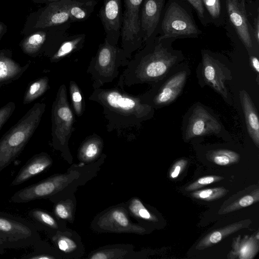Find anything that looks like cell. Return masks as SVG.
Wrapping results in <instances>:
<instances>
[{
	"mask_svg": "<svg viewBox=\"0 0 259 259\" xmlns=\"http://www.w3.org/2000/svg\"><path fill=\"white\" fill-rule=\"evenodd\" d=\"M81 183L79 170L70 166L65 173L53 175L18 190L11 197L10 201L22 203L36 199H47L55 203L75 195Z\"/></svg>",
	"mask_w": 259,
	"mask_h": 259,
	"instance_id": "obj_1",
	"label": "cell"
},
{
	"mask_svg": "<svg viewBox=\"0 0 259 259\" xmlns=\"http://www.w3.org/2000/svg\"><path fill=\"white\" fill-rule=\"evenodd\" d=\"M46 105L36 103L0 139V171L22 152L41 120Z\"/></svg>",
	"mask_w": 259,
	"mask_h": 259,
	"instance_id": "obj_2",
	"label": "cell"
},
{
	"mask_svg": "<svg viewBox=\"0 0 259 259\" xmlns=\"http://www.w3.org/2000/svg\"><path fill=\"white\" fill-rule=\"evenodd\" d=\"M156 33L159 39L197 37L201 33L191 11L178 0H169Z\"/></svg>",
	"mask_w": 259,
	"mask_h": 259,
	"instance_id": "obj_3",
	"label": "cell"
},
{
	"mask_svg": "<svg viewBox=\"0 0 259 259\" xmlns=\"http://www.w3.org/2000/svg\"><path fill=\"white\" fill-rule=\"evenodd\" d=\"M0 238L5 249L28 247L41 239L38 230L31 221L2 211Z\"/></svg>",
	"mask_w": 259,
	"mask_h": 259,
	"instance_id": "obj_4",
	"label": "cell"
},
{
	"mask_svg": "<svg viewBox=\"0 0 259 259\" xmlns=\"http://www.w3.org/2000/svg\"><path fill=\"white\" fill-rule=\"evenodd\" d=\"M125 202L111 206L97 214L91 223L94 232L103 233H132L144 235L147 229L139 223H134Z\"/></svg>",
	"mask_w": 259,
	"mask_h": 259,
	"instance_id": "obj_5",
	"label": "cell"
},
{
	"mask_svg": "<svg viewBox=\"0 0 259 259\" xmlns=\"http://www.w3.org/2000/svg\"><path fill=\"white\" fill-rule=\"evenodd\" d=\"M164 39L154 35L146 41L142 55V75L146 79H157L164 75L178 59L175 53L164 46Z\"/></svg>",
	"mask_w": 259,
	"mask_h": 259,
	"instance_id": "obj_6",
	"label": "cell"
},
{
	"mask_svg": "<svg viewBox=\"0 0 259 259\" xmlns=\"http://www.w3.org/2000/svg\"><path fill=\"white\" fill-rule=\"evenodd\" d=\"M73 121V114L65 99L64 88L61 87L52 106V146L54 149L61 151L69 163L72 158L67 144Z\"/></svg>",
	"mask_w": 259,
	"mask_h": 259,
	"instance_id": "obj_7",
	"label": "cell"
},
{
	"mask_svg": "<svg viewBox=\"0 0 259 259\" xmlns=\"http://www.w3.org/2000/svg\"><path fill=\"white\" fill-rule=\"evenodd\" d=\"M143 0H123L121 30L122 46L125 55L139 48L143 42L140 14Z\"/></svg>",
	"mask_w": 259,
	"mask_h": 259,
	"instance_id": "obj_8",
	"label": "cell"
},
{
	"mask_svg": "<svg viewBox=\"0 0 259 259\" xmlns=\"http://www.w3.org/2000/svg\"><path fill=\"white\" fill-rule=\"evenodd\" d=\"M99 17L105 30V39L110 44L116 46L122 28L121 0H104Z\"/></svg>",
	"mask_w": 259,
	"mask_h": 259,
	"instance_id": "obj_9",
	"label": "cell"
},
{
	"mask_svg": "<svg viewBox=\"0 0 259 259\" xmlns=\"http://www.w3.org/2000/svg\"><path fill=\"white\" fill-rule=\"evenodd\" d=\"M225 2L226 12L238 35L246 48L251 50L254 38L248 19L245 0H225Z\"/></svg>",
	"mask_w": 259,
	"mask_h": 259,
	"instance_id": "obj_10",
	"label": "cell"
},
{
	"mask_svg": "<svg viewBox=\"0 0 259 259\" xmlns=\"http://www.w3.org/2000/svg\"><path fill=\"white\" fill-rule=\"evenodd\" d=\"M202 72L205 82L226 99L228 93L225 83L231 79V71L218 60L205 53L202 57Z\"/></svg>",
	"mask_w": 259,
	"mask_h": 259,
	"instance_id": "obj_11",
	"label": "cell"
},
{
	"mask_svg": "<svg viewBox=\"0 0 259 259\" xmlns=\"http://www.w3.org/2000/svg\"><path fill=\"white\" fill-rule=\"evenodd\" d=\"M219 121L202 107L194 109L189 119L185 132L186 140L193 138L212 134H218L221 130Z\"/></svg>",
	"mask_w": 259,
	"mask_h": 259,
	"instance_id": "obj_12",
	"label": "cell"
},
{
	"mask_svg": "<svg viewBox=\"0 0 259 259\" xmlns=\"http://www.w3.org/2000/svg\"><path fill=\"white\" fill-rule=\"evenodd\" d=\"M49 238L53 246L62 258L78 259L84 253L80 236L69 228L64 231H58Z\"/></svg>",
	"mask_w": 259,
	"mask_h": 259,
	"instance_id": "obj_13",
	"label": "cell"
},
{
	"mask_svg": "<svg viewBox=\"0 0 259 259\" xmlns=\"http://www.w3.org/2000/svg\"><path fill=\"white\" fill-rule=\"evenodd\" d=\"M165 5V0H143L140 14L143 42L157 34Z\"/></svg>",
	"mask_w": 259,
	"mask_h": 259,
	"instance_id": "obj_14",
	"label": "cell"
},
{
	"mask_svg": "<svg viewBox=\"0 0 259 259\" xmlns=\"http://www.w3.org/2000/svg\"><path fill=\"white\" fill-rule=\"evenodd\" d=\"M70 0H60L46 4L39 12L34 28L45 29L71 23L68 8Z\"/></svg>",
	"mask_w": 259,
	"mask_h": 259,
	"instance_id": "obj_15",
	"label": "cell"
},
{
	"mask_svg": "<svg viewBox=\"0 0 259 259\" xmlns=\"http://www.w3.org/2000/svg\"><path fill=\"white\" fill-rule=\"evenodd\" d=\"M104 103L111 110L119 112L123 115H146L150 107L143 104L138 100L133 99L115 91L105 92L103 94Z\"/></svg>",
	"mask_w": 259,
	"mask_h": 259,
	"instance_id": "obj_16",
	"label": "cell"
},
{
	"mask_svg": "<svg viewBox=\"0 0 259 259\" xmlns=\"http://www.w3.org/2000/svg\"><path fill=\"white\" fill-rule=\"evenodd\" d=\"M53 164L51 157L46 152L33 155L20 169L10 186L21 184L31 178L47 170Z\"/></svg>",
	"mask_w": 259,
	"mask_h": 259,
	"instance_id": "obj_17",
	"label": "cell"
},
{
	"mask_svg": "<svg viewBox=\"0 0 259 259\" xmlns=\"http://www.w3.org/2000/svg\"><path fill=\"white\" fill-rule=\"evenodd\" d=\"M27 215L38 231L45 232L49 237L58 231H64L68 228L66 222L46 210L32 208L28 211Z\"/></svg>",
	"mask_w": 259,
	"mask_h": 259,
	"instance_id": "obj_18",
	"label": "cell"
},
{
	"mask_svg": "<svg viewBox=\"0 0 259 259\" xmlns=\"http://www.w3.org/2000/svg\"><path fill=\"white\" fill-rule=\"evenodd\" d=\"M12 56L10 49L0 50V87L18 79L30 66V62L21 66Z\"/></svg>",
	"mask_w": 259,
	"mask_h": 259,
	"instance_id": "obj_19",
	"label": "cell"
},
{
	"mask_svg": "<svg viewBox=\"0 0 259 259\" xmlns=\"http://www.w3.org/2000/svg\"><path fill=\"white\" fill-rule=\"evenodd\" d=\"M187 77L185 71L176 73L159 90L154 98L158 105H165L173 102L181 93Z\"/></svg>",
	"mask_w": 259,
	"mask_h": 259,
	"instance_id": "obj_20",
	"label": "cell"
},
{
	"mask_svg": "<svg viewBox=\"0 0 259 259\" xmlns=\"http://www.w3.org/2000/svg\"><path fill=\"white\" fill-rule=\"evenodd\" d=\"M129 244H115L100 247L92 251L88 259H134L137 252Z\"/></svg>",
	"mask_w": 259,
	"mask_h": 259,
	"instance_id": "obj_21",
	"label": "cell"
},
{
	"mask_svg": "<svg viewBox=\"0 0 259 259\" xmlns=\"http://www.w3.org/2000/svg\"><path fill=\"white\" fill-rule=\"evenodd\" d=\"M240 99L248 133L255 145L259 147V120L257 110L245 90L240 92Z\"/></svg>",
	"mask_w": 259,
	"mask_h": 259,
	"instance_id": "obj_22",
	"label": "cell"
},
{
	"mask_svg": "<svg viewBox=\"0 0 259 259\" xmlns=\"http://www.w3.org/2000/svg\"><path fill=\"white\" fill-rule=\"evenodd\" d=\"M258 232L255 235L245 236L241 238L240 236L234 238L232 248L228 254V258L252 259L257 254L259 249Z\"/></svg>",
	"mask_w": 259,
	"mask_h": 259,
	"instance_id": "obj_23",
	"label": "cell"
},
{
	"mask_svg": "<svg viewBox=\"0 0 259 259\" xmlns=\"http://www.w3.org/2000/svg\"><path fill=\"white\" fill-rule=\"evenodd\" d=\"M251 223L250 220H245L215 230L205 236L197 244L196 249L202 250L210 247L240 229L247 227Z\"/></svg>",
	"mask_w": 259,
	"mask_h": 259,
	"instance_id": "obj_24",
	"label": "cell"
},
{
	"mask_svg": "<svg viewBox=\"0 0 259 259\" xmlns=\"http://www.w3.org/2000/svg\"><path fill=\"white\" fill-rule=\"evenodd\" d=\"M97 4V0H70L68 12L71 22H82L91 15Z\"/></svg>",
	"mask_w": 259,
	"mask_h": 259,
	"instance_id": "obj_25",
	"label": "cell"
},
{
	"mask_svg": "<svg viewBox=\"0 0 259 259\" xmlns=\"http://www.w3.org/2000/svg\"><path fill=\"white\" fill-rule=\"evenodd\" d=\"M125 204L131 217L136 219L139 224L143 222L150 223L158 222L155 214L149 210L139 198H131Z\"/></svg>",
	"mask_w": 259,
	"mask_h": 259,
	"instance_id": "obj_26",
	"label": "cell"
},
{
	"mask_svg": "<svg viewBox=\"0 0 259 259\" xmlns=\"http://www.w3.org/2000/svg\"><path fill=\"white\" fill-rule=\"evenodd\" d=\"M85 38L83 33L66 35L57 48L50 60L52 62L57 60L66 56L73 52L81 48Z\"/></svg>",
	"mask_w": 259,
	"mask_h": 259,
	"instance_id": "obj_27",
	"label": "cell"
},
{
	"mask_svg": "<svg viewBox=\"0 0 259 259\" xmlns=\"http://www.w3.org/2000/svg\"><path fill=\"white\" fill-rule=\"evenodd\" d=\"M53 213L59 219L73 223L75 220L76 199L75 195L54 203Z\"/></svg>",
	"mask_w": 259,
	"mask_h": 259,
	"instance_id": "obj_28",
	"label": "cell"
},
{
	"mask_svg": "<svg viewBox=\"0 0 259 259\" xmlns=\"http://www.w3.org/2000/svg\"><path fill=\"white\" fill-rule=\"evenodd\" d=\"M31 252L23 255L22 259H62L54 247L46 241L40 239L32 246Z\"/></svg>",
	"mask_w": 259,
	"mask_h": 259,
	"instance_id": "obj_29",
	"label": "cell"
},
{
	"mask_svg": "<svg viewBox=\"0 0 259 259\" xmlns=\"http://www.w3.org/2000/svg\"><path fill=\"white\" fill-rule=\"evenodd\" d=\"M102 149V144L99 141L89 140L80 147L78 153V158L81 163H93L100 157Z\"/></svg>",
	"mask_w": 259,
	"mask_h": 259,
	"instance_id": "obj_30",
	"label": "cell"
},
{
	"mask_svg": "<svg viewBox=\"0 0 259 259\" xmlns=\"http://www.w3.org/2000/svg\"><path fill=\"white\" fill-rule=\"evenodd\" d=\"M207 158L213 163L221 166H229L238 163L240 154L228 149H217L209 151Z\"/></svg>",
	"mask_w": 259,
	"mask_h": 259,
	"instance_id": "obj_31",
	"label": "cell"
},
{
	"mask_svg": "<svg viewBox=\"0 0 259 259\" xmlns=\"http://www.w3.org/2000/svg\"><path fill=\"white\" fill-rule=\"evenodd\" d=\"M49 79L44 76L31 82L24 95L23 103L30 104L41 96L49 89Z\"/></svg>",
	"mask_w": 259,
	"mask_h": 259,
	"instance_id": "obj_32",
	"label": "cell"
},
{
	"mask_svg": "<svg viewBox=\"0 0 259 259\" xmlns=\"http://www.w3.org/2000/svg\"><path fill=\"white\" fill-rule=\"evenodd\" d=\"M204 8L215 24H223L226 12L225 0H202Z\"/></svg>",
	"mask_w": 259,
	"mask_h": 259,
	"instance_id": "obj_33",
	"label": "cell"
},
{
	"mask_svg": "<svg viewBox=\"0 0 259 259\" xmlns=\"http://www.w3.org/2000/svg\"><path fill=\"white\" fill-rule=\"evenodd\" d=\"M259 201V189H257L251 193L246 195L236 200L223 210L219 211V214L228 213L242 208L249 206Z\"/></svg>",
	"mask_w": 259,
	"mask_h": 259,
	"instance_id": "obj_34",
	"label": "cell"
},
{
	"mask_svg": "<svg viewBox=\"0 0 259 259\" xmlns=\"http://www.w3.org/2000/svg\"><path fill=\"white\" fill-rule=\"evenodd\" d=\"M223 187L195 191L191 194L194 198L204 201H212L221 198L228 192Z\"/></svg>",
	"mask_w": 259,
	"mask_h": 259,
	"instance_id": "obj_35",
	"label": "cell"
},
{
	"mask_svg": "<svg viewBox=\"0 0 259 259\" xmlns=\"http://www.w3.org/2000/svg\"><path fill=\"white\" fill-rule=\"evenodd\" d=\"M223 179H224V177L218 176L211 175L204 176L200 178L194 182L188 185L185 188V190L187 191H195L207 185L220 181Z\"/></svg>",
	"mask_w": 259,
	"mask_h": 259,
	"instance_id": "obj_36",
	"label": "cell"
},
{
	"mask_svg": "<svg viewBox=\"0 0 259 259\" xmlns=\"http://www.w3.org/2000/svg\"><path fill=\"white\" fill-rule=\"evenodd\" d=\"M16 105L13 102H9L0 108V130L12 116Z\"/></svg>",
	"mask_w": 259,
	"mask_h": 259,
	"instance_id": "obj_37",
	"label": "cell"
},
{
	"mask_svg": "<svg viewBox=\"0 0 259 259\" xmlns=\"http://www.w3.org/2000/svg\"><path fill=\"white\" fill-rule=\"evenodd\" d=\"M196 11L201 23L204 25H206L208 22L206 18L205 8L203 6L202 0H186Z\"/></svg>",
	"mask_w": 259,
	"mask_h": 259,
	"instance_id": "obj_38",
	"label": "cell"
},
{
	"mask_svg": "<svg viewBox=\"0 0 259 259\" xmlns=\"http://www.w3.org/2000/svg\"><path fill=\"white\" fill-rule=\"evenodd\" d=\"M188 161L185 158H182L177 161L170 169L168 176L170 179H175L183 171L186 167Z\"/></svg>",
	"mask_w": 259,
	"mask_h": 259,
	"instance_id": "obj_39",
	"label": "cell"
},
{
	"mask_svg": "<svg viewBox=\"0 0 259 259\" xmlns=\"http://www.w3.org/2000/svg\"><path fill=\"white\" fill-rule=\"evenodd\" d=\"M71 98L74 109H75L76 113L79 115L81 112L82 97L78 88L74 85L72 87Z\"/></svg>",
	"mask_w": 259,
	"mask_h": 259,
	"instance_id": "obj_40",
	"label": "cell"
},
{
	"mask_svg": "<svg viewBox=\"0 0 259 259\" xmlns=\"http://www.w3.org/2000/svg\"><path fill=\"white\" fill-rule=\"evenodd\" d=\"M250 65L253 69L257 73H259V62L258 58L255 56L250 57Z\"/></svg>",
	"mask_w": 259,
	"mask_h": 259,
	"instance_id": "obj_41",
	"label": "cell"
},
{
	"mask_svg": "<svg viewBox=\"0 0 259 259\" xmlns=\"http://www.w3.org/2000/svg\"><path fill=\"white\" fill-rule=\"evenodd\" d=\"M7 25L2 22L0 21V39L7 31Z\"/></svg>",
	"mask_w": 259,
	"mask_h": 259,
	"instance_id": "obj_42",
	"label": "cell"
},
{
	"mask_svg": "<svg viewBox=\"0 0 259 259\" xmlns=\"http://www.w3.org/2000/svg\"><path fill=\"white\" fill-rule=\"evenodd\" d=\"M60 0H32V2L35 4H47L49 3L58 1Z\"/></svg>",
	"mask_w": 259,
	"mask_h": 259,
	"instance_id": "obj_43",
	"label": "cell"
},
{
	"mask_svg": "<svg viewBox=\"0 0 259 259\" xmlns=\"http://www.w3.org/2000/svg\"><path fill=\"white\" fill-rule=\"evenodd\" d=\"M5 248L3 245V242L0 238V255L3 254L5 253Z\"/></svg>",
	"mask_w": 259,
	"mask_h": 259,
	"instance_id": "obj_44",
	"label": "cell"
}]
</instances>
